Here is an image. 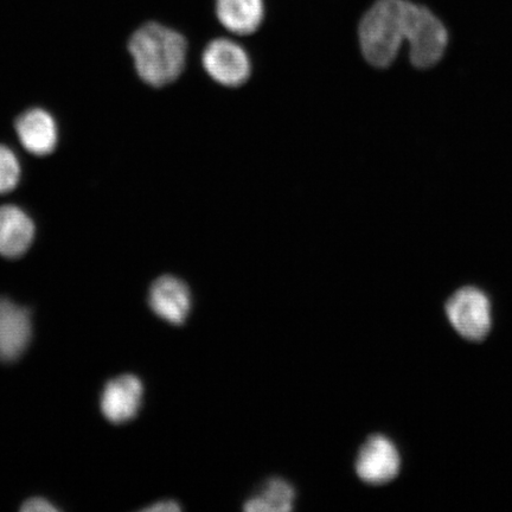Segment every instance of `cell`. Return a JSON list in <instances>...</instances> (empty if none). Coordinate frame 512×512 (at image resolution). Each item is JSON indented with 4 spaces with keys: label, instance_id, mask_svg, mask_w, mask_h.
Returning a JSON list of instances; mask_svg holds the SVG:
<instances>
[{
    "label": "cell",
    "instance_id": "cell-13",
    "mask_svg": "<svg viewBox=\"0 0 512 512\" xmlns=\"http://www.w3.org/2000/svg\"><path fill=\"white\" fill-rule=\"evenodd\" d=\"M21 179V165L14 151L0 144V195L15 190Z\"/></svg>",
    "mask_w": 512,
    "mask_h": 512
},
{
    "label": "cell",
    "instance_id": "cell-6",
    "mask_svg": "<svg viewBox=\"0 0 512 512\" xmlns=\"http://www.w3.org/2000/svg\"><path fill=\"white\" fill-rule=\"evenodd\" d=\"M149 305L166 323L181 326L187 322L192 309L190 287L175 275H162L150 287Z\"/></svg>",
    "mask_w": 512,
    "mask_h": 512
},
{
    "label": "cell",
    "instance_id": "cell-5",
    "mask_svg": "<svg viewBox=\"0 0 512 512\" xmlns=\"http://www.w3.org/2000/svg\"><path fill=\"white\" fill-rule=\"evenodd\" d=\"M401 459L398 448L384 435H371L357 454L355 469L364 483L382 485L399 475Z\"/></svg>",
    "mask_w": 512,
    "mask_h": 512
},
{
    "label": "cell",
    "instance_id": "cell-2",
    "mask_svg": "<svg viewBox=\"0 0 512 512\" xmlns=\"http://www.w3.org/2000/svg\"><path fill=\"white\" fill-rule=\"evenodd\" d=\"M127 49L139 78L156 88L175 82L187 63L185 37L156 22L146 23L134 31Z\"/></svg>",
    "mask_w": 512,
    "mask_h": 512
},
{
    "label": "cell",
    "instance_id": "cell-7",
    "mask_svg": "<svg viewBox=\"0 0 512 512\" xmlns=\"http://www.w3.org/2000/svg\"><path fill=\"white\" fill-rule=\"evenodd\" d=\"M144 384L136 375L115 377L101 395V412L112 424L120 425L138 415L143 405Z\"/></svg>",
    "mask_w": 512,
    "mask_h": 512
},
{
    "label": "cell",
    "instance_id": "cell-12",
    "mask_svg": "<svg viewBox=\"0 0 512 512\" xmlns=\"http://www.w3.org/2000/svg\"><path fill=\"white\" fill-rule=\"evenodd\" d=\"M296 490L283 478L267 480L259 495L243 504L248 512H288L294 508Z\"/></svg>",
    "mask_w": 512,
    "mask_h": 512
},
{
    "label": "cell",
    "instance_id": "cell-4",
    "mask_svg": "<svg viewBox=\"0 0 512 512\" xmlns=\"http://www.w3.org/2000/svg\"><path fill=\"white\" fill-rule=\"evenodd\" d=\"M202 64L210 78L224 87L245 85L252 74L247 51L227 38H217L208 44L203 51Z\"/></svg>",
    "mask_w": 512,
    "mask_h": 512
},
{
    "label": "cell",
    "instance_id": "cell-10",
    "mask_svg": "<svg viewBox=\"0 0 512 512\" xmlns=\"http://www.w3.org/2000/svg\"><path fill=\"white\" fill-rule=\"evenodd\" d=\"M35 224L24 210L16 206L0 207V255L21 258L35 239Z\"/></svg>",
    "mask_w": 512,
    "mask_h": 512
},
{
    "label": "cell",
    "instance_id": "cell-14",
    "mask_svg": "<svg viewBox=\"0 0 512 512\" xmlns=\"http://www.w3.org/2000/svg\"><path fill=\"white\" fill-rule=\"evenodd\" d=\"M21 510L25 512H55L59 511V508H56L46 498L34 497L25 502Z\"/></svg>",
    "mask_w": 512,
    "mask_h": 512
},
{
    "label": "cell",
    "instance_id": "cell-8",
    "mask_svg": "<svg viewBox=\"0 0 512 512\" xmlns=\"http://www.w3.org/2000/svg\"><path fill=\"white\" fill-rule=\"evenodd\" d=\"M32 324L28 309L0 297V362H15L27 351Z\"/></svg>",
    "mask_w": 512,
    "mask_h": 512
},
{
    "label": "cell",
    "instance_id": "cell-1",
    "mask_svg": "<svg viewBox=\"0 0 512 512\" xmlns=\"http://www.w3.org/2000/svg\"><path fill=\"white\" fill-rule=\"evenodd\" d=\"M358 35L364 59L376 68L389 67L405 41L413 66L431 68L444 56L448 42L444 24L408 0H377L363 16Z\"/></svg>",
    "mask_w": 512,
    "mask_h": 512
},
{
    "label": "cell",
    "instance_id": "cell-9",
    "mask_svg": "<svg viewBox=\"0 0 512 512\" xmlns=\"http://www.w3.org/2000/svg\"><path fill=\"white\" fill-rule=\"evenodd\" d=\"M15 130L24 149L37 157L53 153L59 142L55 120L42 108H31L19 114Z\"/></svg>",
    "mask_w": 512,
    "mask_h": 512
},
{
    "label": "cell",
    "instance_id": "cell-3",
    "mask_svg": "<svg viewBox=\"0 0 512 512\" xmlns=\"http://www.w3.org/2000/svg\"><path fill=\"white\" fill-rule=\"evenodd\" d=\"M446 313L454 329L470 341H482L491 329V305L488 297L475 287H464L446 304Z\"/></svg>",
    "mask_w": 512,
    "mask_h": 512
},
{
    "label": "cell",
    "instance_id": "cell-15",
    "mask_svg": "<svg viewBox=\"0 0 512 512\" xmlns=\"http://www.w3.org/2000/svg\"><path fill=\"white\" fill-rule=\"evenodd\" d=\"M179 510H182L181 505L176 501H171V499H168V501L157 502L144 509V511L147 512H174Z\"/></svg>",
    "mask_w": 512,
    "mask_h": 512
},
{
    "label": "cell",
    "instance_id": "cell-11",
    "mask_svg": "<svg viewBox=\"0 0 512 512\" xmlns=\"http://www.w3.org/2000/svg\"><path fill=\"white\" fill-rule=\"evenodd\" d=\"M216 15L233 34L251 35L264 21V0H216Z\"/></svg>",
    "mask_w": 512,
    "mask_h": 512
}]
</instances>
